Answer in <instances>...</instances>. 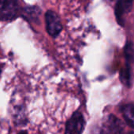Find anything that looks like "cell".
Returning a JSON list of instances; mask_svg holds the SVG:
<instances>
[{
    "label": "cell",
    "mask_w": 134,
    "mask_h": 134,
    "mask_svg": "<svg viewBox=\"0 0 134 134\" xmlns=\"http://www.w3.org/2000/svg\"><path fill=\"white\" fill-rule=\"evenodd\" d=\"M1 74H2V69H1V67H0V76H1Z\"/></svg>",
    "instance_id": "ba28073f"
},
{
    "label": "cell",
    "mask_w": 134,
    "mask_h": 134,
    "mask_svg": "<svg viewBox=\"0 0 134 134\" xmlns=\"http://www.w3.org/2000/svg\"><path fill=\"white\" fill-rule=\"evenodd\" d=\"M44 18L45 28L48 35L54 39L58 37L63 29L59 16L54 10H49L45 13Z\"/></svg>",
    "instance_id": "7a4b0ae2"
},
{
    "label": "cell",
    "mask_w": 134,
    "mask_h": 134,
    "mask_svg": "<svg viewBox=\"0 0 134 134\" xmlns=\"http://www.w3.org/2000/svg\"><path fill=\"white\" fill-rule=\"evenodd\" d=\"M122 113L126 123L134 129V105H125L122 109Z\"/></svg>",
    "instance_id": "8992f818"
},
{
    "label": "cell",
    "mask_w": 134,
    "mask_h": 134,
    "mask_svg": "<svg viewBox=\"0 0 134 134\" xmlns=\"http://www.w3.org/2000/svg\"><path fill=\"white\" fill-rule=\"evenodd\" d=\"M18 134H29V133H28V132L25 131V130H21V131H20Z\"/></svg>",
    "instance_id": "52a82bcc"
},
{
    "label": "cell",
    "mask_w": 134,
    "mask_h": 134,
    "mask_svg": "<svg viewBox=\"0 0 134 134\" xmlns=\"http://www.w3.org/2000/svg\"><path fill=\"white\" fill-rule=\"evenodd\" d=\"M131 134H134V132H132V133H131Z\"/></svg>",
    "instance_id": "9c48e42d"
},
{
    "label": "cell",
    "mask_w": 134,
    "mask_h": 134,
    "mask_svg": "<svg viewBox=\"0 0 134 134\" xmlns=\"http://www.w3.org/2000/svg\"><path fill=\"white\" fill-rule=\"evenodd\" d=\"M20 5L18 0H0V18L13 21L18 17Z\"/></svg>",
    "instance_id": "6da1fadb"
},
{
    "label": "cell",
    "mask_w": 134,
    "mask_h": 134,
    "mask_svg": "<svg viewBox=\"0 0 134 134\" xmlns=\"http://www.w3.org/2000/svg\"><path fill=\"white\" fill-rule=\"evenodd\" d=\"M106 126L110 134H120L123 129L121 121L112 114L109 116Z\"/></svg>",
    "instance_id": "5b68a950"
},
{
    "label": "cell",
    "mask_w": 134,
    "mask_h": 134,
    "mask_svg": "<svg viewBox=\"0 0 134 134\" xmlns=\"http://www.w3.org/2000/svg\"><path fill=\"white\" fill-rule=\"evenodd\" d=\"M85 126V121L83 114L76 111L65 124V134H82Z\"/></svg>",
    "instance_id": "3957f363"
},
{
    "label": "cell",
    "mask_w": 134,
    "mask_h": 134,
    "mask_svg": "<svg viewBox=\"0 0 134 134\" xmlns=\"http://www.w3.org/2000/svg\"><path fill=\"white\" fill-rule=\"evenodd\" d=\"M133 0H118L115 6V17L117 22L123 26L125 25V15L131 10Z\"/></svg>",
    "instance_id": "277c9868"
}]
</instances>
